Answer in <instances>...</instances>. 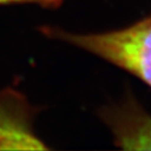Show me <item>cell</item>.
I'll return each mask as SVG.
<instances>
[{
    "instance_id": "1",
    "label": "cell",
    "mask_w": 151,
    "mask_h": 151,
    "mask_svg": "<svg viewBox=\"0 0 151 151\" xmlns=\"http://www.w3.org/2000/svg\"><path fill=\"white\" fill-rule=\"evenodd\" d=\"M45 32L129 71L151 87V16L107 32L71 33L54 27H47Z\"/></svg>"
},
{
    "instance_id": "2",
    "label": "cell",
    "mask_w": 151,
    "mask_h": 151,
    "mask_svg": "<svg viewBox=\"0 0 151 151\" xmlns=\"http://www.w3.org/2000/svg\"><path fill=\"white\" fill-rule=\"evenodd\" d=\"M47 149L31 129V111L13 91L0 92V150Z\"/></svg>"
},
{
    "instance_id": "3",
    "label": "cell",
    "mask_w": 151,
    "mask_h": 151,
    "mask_svg": "<svg viewBox=\"0 0 151 151\" xmlns=\"http://www.w3.org/2000/svg\"><path fill=\"white\" fill-rule=\"evenodd\" d=\"M102 116L117 146L126 150H151V114L136 104L106 108Z\"/></svg>"
},
{
    "instance_id": "4",
    "label": "cell",
    "mask_w": 151,
    "mask_h": 151,
    "mask_svg": "<svg viewBox=\"0 0 151 151\" xmlns=\"http://www.w3.org/2000/svg\"><path fill=\"white\" fill-rule=\"evenodd\" d=\"M63 0H0V5L6 4H35L47 9H57Z\"/></svg>"
}]
</instances>
